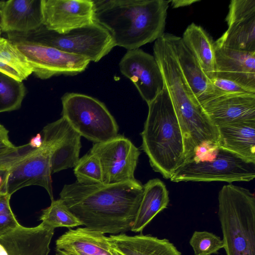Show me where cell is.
Listing matches in <instances>:
<instances>
[{"label":"cell","instance_id":"277c9868","mask_svg":"<svg viewBox=\"0 0 255 255\" xmlns=\"http://www.w3.org/2000/svg\"><path fill=\"white\" fill-rule=\"evenodd\" d=\"M148 112L141 133L142 149L150 166L170 179L184 159V140L172 102L165 86L147 104Z\"/></svg>","mask_w":255,"mask_h":255},{"label":"cell","instance_id":"9c48e42d","mask_svg":"<svg viewBox=\"0 0 255 255\" xmlns=\"http://www.w3.org/2000/svg\"><path fill=\"white\" fill-rule=\"evenodd\" d=\"M51 150L42 142L34 148L28 143L23 145L19 155L8 168L6 193L10 196L17 190L29 186L43 187L51 201L54 200L52 186Z\"/></svg>","mask_w":255,"mask_h":255},{"label":"cell","instance_id":"4316f807","mask_svg":"<svg viewBox=\"0 0 255 255\" xmlns=\"http://www.w3.org/2000/svg\"><path fill=\"white\" fill-rule=\"evenodd\" d=\"M26 94L22 82L0 72V113L19 109Z\"/></svg>","mask_w":255,"mask_h":255},{"label":"cell","instance_id":"484cf974","mask_svg":"<svg viewBox=\"0 0 255 255\" xmlns=\"http://www.w3.org/2000/svg\"><path fill=\"white\" fill-rule=\"evenodd\" d=\"M0 72L20 82L33 71L25 57L8 39L0 36Z\"/></svg>","mask_w":255,"mask_h":255},{"label":"cell","instance_id":"44dd1931","mask_svg":"<svg viewBox=\"0 0 255 255\" xmlns=\"http://www.w3.org/2000/svg\"><path fill=\"white\" fill-rule=\"evenodd\" d=\"M41 0H9L1 9L2 32L25 33L42 25Z\"/></svg>","mask_w":255,"mask_h":255},{"label":"cell","instance_id":"d6986e66","mask_svg":"<svg viewBox=\"0 0 255 255\" xmlns=\"http://www.w3.org/2000/svg\"><path fill=\"white\" fill-rule=\"evenodd\" d=\"M215 47V77L232 80L255 92V52Z\"/></svg>","mask_w":255,"mask_h":255},{"label":"cell","instance_id":"d590c367","mask_svg":"<svg viewBox=\"0 0 255 255\" xmlns=\"http://www.w3.org/2000/svg\"><path fill=\"white\" fill-rule=\"evenodd\" d=\"M199 1V0H173L170 2L172 7L176 8L189 6Z\"/></svg>","mask_w":255,"mask_h":255},{"label":"cell","instance_id":"f1b7e54d","mask_svg":"<svg viewBox=\"0 0 255 255\" xmlns=\"http://www.w3.org/2000/svg\"><path fill=\"white\" fill-rule=\"evenodd\" d=\"M77 182L83 184L103 183L102 166L98 157L89 152L79 158L74 167Z\"/></svg>","mask_w":255,"mask_h":255},{"label":"cell","instance_id":"f546056e","mask_svg":"<svg viewBox=\"0 0 255 255\" xmlns=\"http://www.w3.org/2000/svg\"><path fill=\"white\" fill-rule=\"evenodd\" d=\"M195 255H211L224 248L223 240L207 231H195L189 241Z\"/></svg>","mask_w":255,"mask_h":255},{"label":"cell","instance_id":"4fadbf2b","mask_svg":"<svg viewBox=\"0 0 255 255\" xmlns=\"http://www.w3.org/2000/svg\"><path fill=\"white\" fill-rule=\"evenodd\" d=\"M121 72L135 85L147 104L153 101L164 87V82L154 57L142 49L128 50L119 63Z\"/></svg>","mask_w":255,"mask_h":255},{"label":"cell","instance_id":"8fae6325","mask_svg":"<svg viewBox=\"0 0 255 255\" xmlns=\"http://www.w3.org/2000/svg\"><path fill=\"white\" fill-rule=\"evenodd\" d=\"M90 152L99 158L103 174V183L113 184L134 180L139 149L122 135L106 141L95 143Z\"/></svg>","mask_w":255,"mask_h":255},{"label":"cell","instance_id":"e0dca14e","mask_svg":"<svg viewBox=\"0 0 255 255\" xmlns=\"http://www.w3.org/2000/svg\"><path fill=\"white\" fill-rule=\"evenodd\" d=\"M169 37L180 70L200 105L225 94L215 88L181 37L170 33Z\"/></svg>","mask_w":255,"mask_h":255},{"label":"cell","instance_id":"4dcf8cb0","mask_svg":"<svg viewBox=\"0 0 255 255\" xmlns=\"http://www.w3.org/2000/svg\"><path fill=\"white\" fill-rule=\"evenodd\" d=\"M211 82L215 88L223 94H255V92L229 79L215 77Z\"/></svg>","mask_w":255,"mask_h":255},{"label":"cell","instance_id":"74e56055","mask_svg":"<svg viewBox=\"0 0 255 255\" xmlns=\"http://www.w3.org/2000/svg\"><path fill=\"white\" fill-rule=\"evenodd\" d=\"M4 0H0V36L1 34L2 30L1 27V9L3 6V5L4 3Z\"/></svg>","mask_w":255,"mask_h":255},{"label":"cell","instance_id":"8992f818","mask_svg":"<svg viewBox=\"0 0 255 255\" xmlns=\"http://www.w3.org/2000/svg\"><path fill=\"white\" fill-rule=\"evenodd\" d=\"M255 177V163L219 146L205 142L196 147L170 178L172 182L250 181Z\"/></svg>","mask_w":255,"mask_h":255},{"label":"cell","instance_id":"7a4b0ae2","mask_svg":"<svg viewBox=\"0 0 255 255\" xmlns=\"http://www.w3.org/2000/svg\"><path fill=\"white\" fill-rule=\"evenodd\" d=\"M170 0H93L95 21L128 50L155 41L164 33Z\"/></svg>","mask_w":255,"mask_h":255},{"label":"cell","instance_id":"8d00e7d4","mask_svg":"<svg viewBox=\"0 0 255 255\" xmlns=\"http://www.w3.org/2000/svg\"><path fill=\"white\" fill-rule=\"evenodd\" d=\"M42 136L40 133H38L36 136L32 137L28 143L30 145L34 148H38L42 144Z\"/></svg>","mask_w":255,"mask_h":255},{"label":"cell","instance_id":"d6a6232c","mask_svg":"<svg viewBox=\"0 0 255 255\" xmlns=\"http://www.w3.org/2000/svg\"><path fill=\"white\" fill-rule=\"evenodd\" d=\"M20 225L12 211L0 214V236L14 230Z\"/></svg>","mask_w":255,"mask_h":255},{"label":"cell","instance_id":"cb8c5ba5","mask_svg":"<svg viewBox=\"0 0 255 255\" xmlns=\"http://www.w3.org/2000/svg\"><path fill=\"white\" fill-rule=\"evenodd\" d=\"M143 186L142 197L130 231H142L157 214L166 208L169 193L165 184L158 178L148 180Z\"/></svg>","mask_w":255,"mask_h":255},{"label":"cell","instance_id":"7402d4cb","mask_svg":"<svg viewBox=\"0 0 255 255\" xmlns=\"http://www.w3.org/2000/svg\"><path fill=\"white\" fill-rule=\"evenodd\" d=\"M110 245L122 255H181L173 244L166 239L146 235H111Z\"/></svg>","mask_w":255,"mask_h":255},{"label":"cell","instance_id":"83f0119b","mask_svg":"<svg viewBox=\"0 0 255 255\" xmlns=\"http://www.w3.org/2000/svg\"><path fill=\"white\" fill-rule=\"evenodd\" d=\"M40 220L44 225L54 229L70 228L82 225L60 198L51 201L50 205L43 210Z\"/></svg>","mask_w":255,"mask_h":255},{"label":"cell","instance_id":"f35d334b","mask_svg":"<svg viewBox=\"0 0 255 255\" xmlns=\"http://www.w3.org/2000/svg\"><path fill=\"white\" fill-rule=\"evenodd\" d=\"M61 255V254H59V253H58L57 252H56V255Z\"/></svg>","mask_w":255,"mask_h":255},{"label":"cell","instance_id":"52a82bcc","mask_svg":"<svg viewBox=\"0 0 255 255\" xmlns=\"http://www.w3.org/2000/svg\"><path fill=\"white\" fill-rule=\"evenodd\" d=\"M6 34L10 41L25 40L39 43L86 57L95 62L116 46L109 31L96 21L63 34L48 30L42 25L28 33L10 32Z\"/></svg>","mask_w":255,"mask_h":255},{"label":"cell","instance_id":"e575fe53","mask_svg":"<svg viewBox=\"0 0 255 255\" xmlns=\"http://www.w3.org/2000/svg\"><path fill=\"white\" fill-rule=\"evenodd\" d=\"M10 196L7 195L0 197V214L12 211L10 206Z\"/></svg>","mask_w":255,"mask_h":255},{"label":"cell","instance_id":"836d02e7","mask_svg":"<svg viewBox=\"0 0 255 255\" xmlns=\"http://www.w3.org/2000/svg\"><path fill=\"white\" fill-rule=\"evenodd\" d=\"M16 148L9 140L8 130L0 124V157L12 152Z\"/></svg>","mask_w":255,"mask_h":255},{"label":"cell","instance_id":"ac0fdd59","mask_svg":"<svg viewBox=\"0 0 255 255\" xmlns=\"http://www.w3.org/2000/svg\"><path fill=\"white\" fill-rule=\"evenodd\" d=\"M54 229L42 223L34 227L20 225L0 236V244L7 255H48Z\"/></svg>","mask_w":255,"mask_h":255},{"label":"cell","instance_id":"2e32d148","mask_svg":"<svg viewBox=\"0 0 255 255\" xmlns=\"http://www.w3.org/2000/svg\"><path fill=\"white\" fill-rule=\"evenodd\" d=\"M217 128L236 123L255 121V94H225L201 105Z\"/></svg>","mask_w":255,"mask_h":255},{"label":"cell","instance_id":"9a60e30c","mask_svg":"<svg viewBox=\"0 0 255 255\" xmlns=\"http://www.w3.org/2000/svg\"><path fill=\"white\" fill-rule=\"evenodd\" d=\"M43 142L51 150L52 174L74 167L79 159L81 136L61 117L42 129Z\"/></svg>","mask_w":255,"mask_h":255},{"label":"cell","instance_id":"7c38bea8","mask_svg":"<svg viewBox=\"0 0 255 255\" xmlns=\"http://www.w3.org/2000/svg\"><path fill=\"white\" fill-rule=\"evenodd\" d=\"M225 20L228 28L215 45L255 52V0H232Z\"/></svg>","mask_w":255,"mask_h":255},{"label":"cell","instance_id":"30bf717a","mask_svg":"<svg viewBox=\"0 0 255 255\" xmlns=\"http://www.w3.org/2000/svg\"><path fill=\"white\" fill-rule=\"evenodd\" d=\"M10 41L25 57L34 75L40 79L60 75L78 74L83 72L91 62L86 57L39 43L25 40Z\"/></svg>","mask_w":255,"mask_h":255},{"label":"cell","instance_id":"d4e9b609","mask_svg":"<svg viewBox=\"0 0 255 255\" xmlns=\"http://www.w3.org/2000/svg\"><path fill=\"white\" fill-rule=\"evenodd\" d=\"M182 40L200 67L212 81L215 78V42L201 26L189 24L184 31Z\"/></svg>","mask_w":255,"mask_h":255},{"label":"cell","instance_id":"603a6c76","mask_svg":"<svg viewBox=\"0 0 255 255\" xmlns=\"http://www.w3.org/2000/svg\"><path fill=\"white\" fill-rule=\"evenodd\" d=\"M220 146L255 163V121L217 128Z\"/></svg>","mask_w":255,"mask_h":255},{"label":"cell","instance_id":"5bb4252c","mask_svg":"<svg viewBox=\"0 0 255 255\" xmlns=\"http://www.w3.org/2000/svg\"><path fill=\"white\" fill-rule=\"evenodd\" d=\"M42 24L63 34L95 22L93 0H41Z\"/></svg>","mask_w":255,"mask_h":255},{"label":"cell","instance_id":"6da1fadb","mask_svg":"<svg viewBox=\"0 0 255 255\" xmlns=\"http://www.w3.org/2000/svg\"><path fill=\"white\" fill-rule=\"evenodd\" d=\"M138 180L113 184H65L60 199L87 229L105 234L131 230L142 197Z\"/></svg>","mask_w":255,"mask_h":255},{"label":"cell","instance_id":"5b68a950","mask_svg":"<svg viewBox=\"0 0 255 255\" xmlns=\"http://www.w3.org/2000/svg\"><path fill=\"white\" fill-rule=\"evenodd\" d=\"M218 216L227 255H255V197L229 184L218 193Z\"/></svg>","mask_w":255,"mask_h":255},{"label":"cell","instance_id":"ffe728a7","mask_svg":"<svg viewBox=\"0 0 255 255\" xmlns=\"http://www.w3.org/2000/svg\"><path fill=\"white\" fill-rule=\"evenodd\" d=\"M104 234L86 228L70 229L56 241V252L62 255H122Z\"/></svg>","mask_w":255,"mask_h":255},{"label":"cell","instance_id":"ba28073f","mask_svg":"<svg viewBox=\"0 0 255 255\" xmlns=\"http://www.w3.org/2000/svg\"><path fill=\"white\" fill-rule=\"evenodd\" d=\"M62 117L81 136L95 143L118 135V125L106 106L96 98L67 93L61 98Z\"/></svg>","mask_w":255,"mask_h":255},{"label":"cell","instance_id":"1f68e13d","mask_svg":"<svg viewBox=\"0 0 255 255\" xmlns=\"http://www.w3.org/2000/svg\"><path fill=\"white\" fill-rule=\"evenodd\" d=\"M19 153V151L17 147L13 151L0 157V197L7 195L6 182L8 168L10 164L18 156Z\"/></svg>","mask_w":255,"mask_h":255},{"label":"cell","instance_id":"3957f363","mask_svg":"<svg viewBox=\"0 0 255 255\" xmlns=\"http://www.w3.org/2000/svg\"><path fill=\"white\" fill-rule=\"evenodd\" d=\"M153 53L180 125L185 152H193L203 142H217V128L211 123L185 79L169 33H164L155 41Z\"/></svg>","mask_w":255,"mask_h":255}]
</instances>
